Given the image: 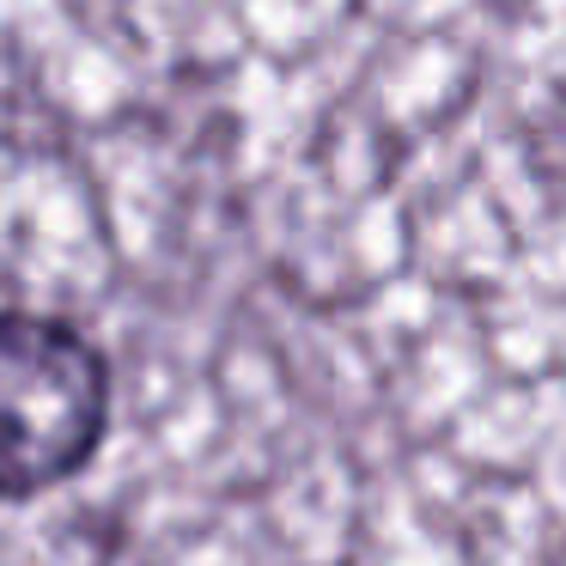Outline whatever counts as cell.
<instances>
[{
	"instance_id": "obj_1",
	"label": "cell",
	"mask_w": 566,
	"mask_h": 566,
	"mask_svg": "<svg viewBox=\"0 0 566 566\" xmlns=\"http://www.w3.org/2000/svg\"><path fill=\"white\" fill-rule=\"evenodd\" d=\"M111 427V359L38 311H0V505L38 500L92 463Z\"/></svg>"
}]
</instances>
